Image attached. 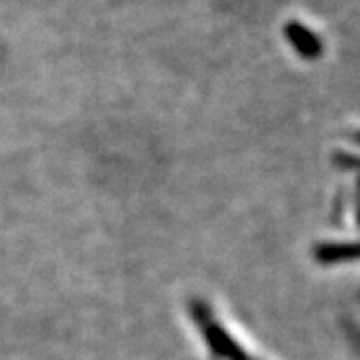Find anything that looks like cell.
Listing matches in <instances>:
<instances>
[{
	"label": "cell",
	"mask_w": 360,
	"mask_h": 360,
	"mask_svg": "<svg viewBox=\"0 0 360 360\" xmlns=\"http://www.w3.org/2000/svg\"><path fill=\"white\" fill-rule=\"evenodd\" d=\"M284 34H286V39L290 40V44L295 46L296 51L300 52L302 56H307V58H314L322 51L319 39L310 32L307 26H302L300 22H296V20L286 22Z\"/></svg>",
	"instance_id": "obj_1"
}]
</instances>
